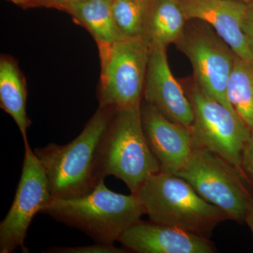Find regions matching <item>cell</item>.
Segmentation results:
<instances>
[{"label":"cell","mask_w":253,"mask_h":253,"mask_svg":"<svg viewBox=\"0 0 253 253\" xmlns=\"http://www.w3.org/2000/svg\"><path fill=\"white\" fill-rule=\"evenodd\" d=\"M114 109L99 106L81 134L67 144L51 143L35 149L54 199L84 196L99 184L100 145Z\"/></svg>","instance_id":"6da1fadb"},{"label":"cell","mask_w":253,"mask_h":253,"mask_svg":"<svg viewBox=\"0 0 253 253\" xmlns=\"http://www.w3.org/2000/svg\"><path fill=\"white\" fill-rule=\"evenodd\" d=\"M41 212L104 244H114L119 241L123 233L146 214L137 194L113 192L108 189L104 179L84 196L53 198Z\"/></svg>","instance_id":"7a4b0ae2"},{"label":"cell","mask_w":253,"mask_h":253,"mask_svg":"<svg viewBox=\"0 0 253 253\" xmlns=\"http://www.w3.org/2000/svg\"><path fill=\"white\" fill-rule=\"evenodd\" d=\"M136 194L150 221L208 239L218 224L229 219L220 208L203 199L188 181L174 174L160 171L153 174Z\"/></svg>","instance_id":"3957f363"},{"label":"cell","mask_w":253,"mask_h":253,"mask_svg":"<svg viewBox=\"0 0 253 253\" xmlns=\"http://www.w3.org/2000/svg\"><path fill=\"white\" fill-rule=\"evenodd\" d=\"M140 106L114 109L98 157L100 179L115 176L134 194L150 176L161 171L145 136Z\"/></svg>","instance_id":"277c9868"},{"label":"cell","mask_w":253,"mask_h":253,"mask_svg":"<svg viewBox=\"0 0 253 253\" xmlns=\"http://www.w3.org/2000/svg\"><path fill=\"white\" fill-rule=\"evenodd\" d=\"M174 174L188 181L203 199L220 208L229 219L245 222L253 206L249 183L219 155L195 141L187 161Z\"/></svg>","instance_id":"5b68a950"},{"label":"cell","mask_w":253,"mask_h":253,"mask_svg":"<svg viewBox=\"0 0 253 253\" xmlns=\"http://www.w3.org/2000/svg\"><path fill=\"white\" fill-rule=\"evenodd\" d=\"M101 60L100 107L115 109L140 105L150 54L144 37L98 45Z\"/></svg>","instance_id":"8992f818"},{"label":"cell","mask_w":253,"mask_h":253,"mask_svg":"<svg viewBox=\"0 0 253 253\" xmlns=\"http://www.w3.org/2000/svg\"><path fill=\"white\" fill-rule=\"evenodd\" d=\"M184 87L194 109L191 130L195 141L224 158L246 177L242 153L251 134L249 126L236 113L206 94L194 78L186 81Z\"/></svg>","instance_id":"52a82bcc"},{"label":"cell","mask_w":253,"mask_h":253,"mask_svg":"<svg viewBox=\"0 0 253 253\" xmlns=\"http://www.w3.org/2000/svg\"><path fill=\"white\" fill-rule=\"evenodd\" d=\"M175 44L191 62L193 78L200 87L236 113L226 96L228 81L237 56L229 44L209 24L199 20H188Z\"/></svg>","instance_id":"ba28073f"},{"label":"cell","mask_w":253,"mask_h":253,"mask_svg":"<svg viewBox=\"0 0 253 253\" xmlns=\"http://www.w3.org/2000/svg\"><path fill=\"white\" fill-rule=\"evenodd\" d=\"M25 156L21 179L11 207L0 223V253H11L21 248L28 253L25 240L37 213L41 212L53 199L41 161L24 143Z\"/></svg>","instance_id":"9c48e42d"},{"label":"cell","mask_w":253,"mask_h":253,"mask_svg":"<svg viewBox=\"0 0 253 253\" xmlns=\"http://www.w3.org/2000/svg\"><path fill=\"white\" fill-rule=\"evenodd\" d=\"M143 99L171 121L190 129L192 126V104L184 86L171 72L166 47H150Z\"/></svg>","instance_id":"30bf717a"},{"label":"cell","mask_w":253,"mask_h":253,"mask_svg":"<svg viewBox=\"0 0 253 253\" xmlns=\"http://www.w3.org/2000/svg\"><path fill=\"white\" fill-rule=\"evenodd\" d=\"M143 129L161 172L176 174L184 166L195 141L191 129L168 119L153 105L141 102Z\"/></svg>","instance_id":"8fae6325"},{"label":"cell","mask_w":253,"mask_h":253,"mask_svg":"<svg viewBox=\"0 0 253 253\" xmlns=\"http://www.w3.org/2000/svg\"><path fill=\"white\" fill-rule=\"evenodd\" d=\"M118 241L128 251L137 253L216 252L208 238L151 221L140 220L129 226Z\"/></svg>","instance_id":"7c38bea8"},{"label":"cell","mask_w":253,"mask_h":253,"mask_svg":"<svg viewBox=\"0 0 253 253\" xmlns=\"http://www.w3.org/2000/svg\"><path fill=\"white\" fill-rule=\"evenodd\" d=\"M187 20L207 23L239 57L253 61L243 31L248 4L236 0H179Z\"/></svg>","instance_id":"4fadbf2b"},{"label":"cell","mask_w":253,"mask_h":253,"mask_svg":"<svg viewBox=\"0 0 253 253\" xmlns=\"http://www.w3.org/2000/svg\"><path fill=\"white\" fill-rule=\"evenodd\" d=\"M66 11L84 26L98 45L112 44L124 39L113 12V0H80L64 5Z\"/></svg>","instance_id":"5bb4252c"},{"label":"cell","mask_w":253,"mask_h":253,"mask_svg":"<svg viewBox=\"0 0 253 253\" xmlns=\"http://www.w3.org/2000/svg\"><path fill=\"white\" fill-rule=\"evenodd\" d=\"M187 21L179 0H154L143 37L150 47L167 48L180 38Z\"/></svg>","instance_id":"9a60e30c"},{"label":"cell","mask_w":253,"mask_h":253,"mask_svg":"<svg viewBox=\"0 0 253 253\" xmlns=\"http://www.w3.org/2000/svg\"><path fill=\"white\" fill-rule=\"evenodd\" d=\"M26 83L14 60L0 59V106L17 125L24 143L28 142L27 131L31 122L26 113Z\"/></svg>","instance_id":"2e32d148"},{"label":"cell","mask_w":253,"mask_h":253,"mask_svg":"<svg viewBox=\"0 0 253 253\" xmlns=\"http://www.w3.org/2000/svg\"><path fill=\"white\" fill-rule=\"evenodd\" d=\"M229 104L251 130L253 129V61L236 56L228 81Z\"/></svg>","instance_id":"e0dca14e"},{"label":"cell","mask_w":253,"mask_h":253,"mask_svg":"<svg viewBox=\"0 0 253 253\" xmlns=\"http://www.w3.org/2000/svg\"><path fill=\"white\" fill-rule=\"evenodd\" d=\"M154 0H113V12L125 38L143 37Z\"/></svg>","instance_id":"ac0fdd59"},{"label":"cell","mask_w":253,"mask_h":253,"mask_svg":"<svg viewBox=\"0 0 253 253\" xmlns=\"http://www.w3.org/2000/svg\"><path fill=\"white\" fill-rule=\"evenodd\" d=\"M126 249H119L114 244H104L96 243L95 245L77 247H58L52 246L44 251L49 253H128Z\"/></svg>","instance_id":"d6986e66"},{"label":"cell","mask_w":253,"mask_h":253,"mask_svg":"<svg viewBox=\"0 0 253 253\" xmlns=\"http://www.w3.org/2000/svg\"><path fill=\"white\" fill-rule=\"evenodd\" d=\"M242 168L245 176L253 190V129L242 153Z\"/></svg>","instance_id":"ffe728a7"},{"label":"cell","mask_w":253,"mask_h":253,"mask_svg":"<svg viewBox=\"0 0 253 253\" xmlns=\"http://www.w3.org/2000/svg\"><path fill=\"white\" fill-rule=\"evenodd\" d=\"M243 31L246 37L250 51L253 56V2L248 4L243 22Z\"/></svg>","instance_id":"44dd1931"},{"label":"cell","mask_w":253,"mask_h":253,"mask_svg":"<svg viewBox=\"0 0 253 253\" xmlns=\"http://www.w3.org/2000/svg\"><path fill=\"white\" fill-rule=\"evenodd\" d=\"M80 0H31L27 7H35V6H44V7L56 8L61 9L64 5L73 1Z\"/></svg>","instance_id":"7402d4cb"},{"label":"cell","mask_w":253,"mask_h":253,"mask_svg":"<svg viewBox=\"0 0 253 253\" xmlns=\"http://www.w3.org/2000/svg\"><path fill=\"white\" fill-rule=\"evenodd\" d=\"M245 222L249 226L253 236V206L252 208L250 209L249 212H248L246 219H245Z\"/></svg>","instance_id":"603a6c76"},{"label":"cell","mask_w":253,"mask_h":253,"mask_svg":"<svg viewBox=\"0 0 253 253\" xmlns=\"http://www.w3.org/2000/svg\"><path fill=\"white\" fill-rule=\"evenodd\" d=\"M8 1H11L14 4L19 5V6L27 7L28 4L31 2V0H8Z\"/></svg>","instance_id":"cb8c5ba5"},{"label":"cell","mask_w":253,"mask_h":253,"mask_svg":"<svg viewBox=\"0 0 253 253\" xmlns=\"http://www.w3.org/2000/svg\"><path fill=\"white\" fill-rule=\"evenodd\" d=\"M236 1H241V2L246 3V4H251L253 2V0H236Z\"/></svg>","instance_id":"d4e9b609"}]
</instances>
